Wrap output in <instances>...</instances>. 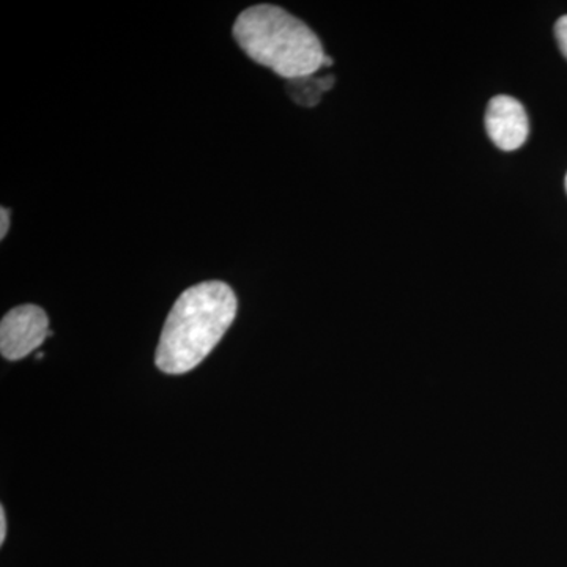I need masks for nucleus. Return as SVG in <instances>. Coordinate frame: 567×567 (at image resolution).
<instances>
[{"label":"nucleus","mask_w":567,"mask_h":567,"mask_svg":"<svg viewBox=\"0 0 567 567\" xmlns=\"http://www.w3.org/2000/svg\"><path fill=\"white\" fill-rule=\"evenodd\" d=\"M234 37L248 58L286 80L312 76L327 58L322 41L303 21L270 3L246 9L235 21Z\"/></svg>","instance_id":"obj_2"},{"label":"nucleus","mask_w":567,"mask_h":567,"mask_svg":"<svg viewBox=\"0 0 567 567\" xmlns=\"http://www.w3.org/2000/svg\"><path fill=\"white\" fill-rule=\"evenodd\" d=\"M51 334L50 319L40 306H18L7 312L0 323V352L7 360H22Z\"/></svg>","instance_id":"obj_3"},{"label":"nucleus","mask_w":567,"mask_h":567,"mask_svg":"<svg viewBox=\"0 0 567 567\" xmlns=\"http://www.w3.org/2000/svg\"><path fill=\"white\" fill-rule=\"evenodd\" d=\"M237 297L226 282L189 287L175 301L164 323L156 347V368L173 375L193 371L221 341L237 317Z\"/></svg>","instance_id":"obj_1"},{"label":"nucleus","mask_w":567,"mask_h":567,"mask_svg":"<svg viewBox=\"0 0 567 567\" xmlns=\"http://www.w3.org/2000/svg\"><path fill=\"white\" fill-rule=\"evenodd\" d=\"M10 229V210L9 208L2 207L0 210V238H6Z\"/></svg>","instance_id":"obj_6"},{"label":"nucleus","mask_w":567,"mask_h":567,"mask_svg":"<svg viewBox=\"0 0 567 567\" xmlns=\"http://www.w3.org/2000/svg\"><path fill=\"white\" fill-rule=\"evenodd\" d=\"M7 536V520H6V509L0 507V544H3Z\"/></svg>","instance_id":"obj_7"},{"label":"nucleus","mask_w":567,"mask_h":567,"mask_svg":"<svg viewBox=\"0 0 567 567\" xmlns=\"http://www.w3.org/2000/svg\"><path fill=\"white\" fill-rule=\"evenodd\" d=\"M566 192H567V175H566Z\"/></svg>","instance_id":"obj_8"},{"label":"nucleus","mask_w":567,"mask_h":567,"mask_svg":"<svg viewBox=\"0 0 567 567\" xmlns=\"http://www.w3.org/2000/svg\"><path fill=\"white\" fill-rule=\"evenodd\" d=\"M486 130L499 151H517L528 140L527 112L513 96H495L487 106Z\"/></svg>","instance_id":"obj_4"},{"label":"nucleus","mask_w":567,"mask_h":567,"mask_svg":"<svg viewBox=\"0 0 567 567\" xmlns=\"http://www.w3.org/2000/svg\"><path fill=\"white\" fill-rule=\"evenodd\" d=\"M555 37H557L559 50L567 59V14L559 18L557 24H555Z\"/></svg>","instance_id":"obj_5"}]
</instances>
